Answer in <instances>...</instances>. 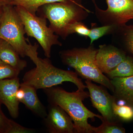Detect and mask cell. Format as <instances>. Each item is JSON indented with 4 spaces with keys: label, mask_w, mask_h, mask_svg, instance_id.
<instances>
[{
    "label": "cell",
    "mask_w": 133,
    "mask_h": 133,
    "mask_svg": "<svg viewBox=\"0 0 133 133\" xmlns=\"http://www.w3.org/2000/svg\"><path fill=\"white\" fill-rule=\"evenodd\" d=\"M21 71L0 59V81L18 77Z\"/></svg>",
    "instance_id": "44dd1931"
},
{
    "label": "cell",
    "mask_w": 133,
    "mask_h": 133,
    "mask_svg": "<svg viewBox=\"0 0 133 133\" xmlns=\"http://www.w3.org/2000/svg\"><path fill=\"white\" fill-rule=\"evenodd\" d=\"M35 132V129L25 127L11 120L10 126L7 133H32Z\"/></svg>",
    "instance_id": "603a6c76"
},
{
    "label": "cell",
    "mask_w": 133,
    "mask_h": 133,
    "mask_svg": "<svg viewBox=\"0 0 133 133\" xmlns=\"http://www.w3.org/2000/svg\"><path fill=\"white\" fill-rule=\"evenodd\" d=\"M127 55L123 50L115 45H100L96 55V64L102 73L106 74L121 63Z\"/></svg>",
    "instance_id": "30bf717a"
},
{
    "label": "cell",
    "mask_w": 133,
    "mask_h": 133,
    "mask_svg": "<svg viewBox=\"0 0 133 133\" xmlns=\"http://www.w3.org/2000/svg\"><path fill=\"white\" fill-rule=\"evenodd\" d=\"M85 83L93 106L101 114L103 118L102 121H119L112 108L113 103L116 101L114 95H111L102 87L94 84L91 80L86 79Z\"/></svg>",
    "instance_id": "ba28073f"
},
{
    "label": "cell",
    "mask_w": 133,
    "mask_h": 133,
    "mask_svg": "<svg viewBox=\"0 0 133 133\" xmlns=\"http://www.w3.org/2000/svg\"><path fill=\"white\" fill-rule=\"evenodd\" d=\"M90 29L82 22H77L70 26L69 35L76 33L85 38L88 37Z\"/></svg>",
    "instance_id": "7402d4cb"
},
{
    "label": "cell",
    "mask_w": 133,
    "mask_h": 133,
    "mask_svg": "<svg viewBox=\"0 0 133 133\" xmlns=\"http://www.w3.org/2000/svg\"><path fill=\"white\" fill-rule=\"evenodd\" d=\"M15 0H0V7L7 5H12Z\"/></svg>",
    "instance_id": "484cf974"
},
{
    "label": "cell",
    "mask_w": 133,
    "mask_h": 133,
    "mask_svg": "<svg viewBox=\"0 0 133 133\" xmlns=\"http://www.w3.org/2000/svg\"><path fill=\"white\" fill-rule=\"evenodd\" d=\"M49 103L59 106L71 118L76 133H94V127L88 123L89 119L98 118L102 121L101 115L92 112L87 109L83 101L90 97L89 93L77 90L69 92L60 87H51L44 89Z\"/></svg>",
    "instance_id": "6da1fadb"
},
{
    "label": "cell",
    "mask_w": 133,
    "mask_h": 133,
    "mask_svg": "<svg viewBox=\"0 0 133 133\" xmlns=\"http://www.w3.org/2000/svg\"><path fill=\"white\" fill-rule=\"evenodd\" d=\"M116 27L113 26H102L99 27L96 23H92L88 37L90 39V44L97 41L103 36L112 35Z\"/></svg>",
    "instance_id": "ac0fdd59"
},
{
    "label": "cell",
    "mask_w": 133,
    "mask_h": 133,
    "mask_svg": "<svg viewBox=\"0 0 133 133\" xmlns=\"http://www.w3.org/2000/svg\"><path fill=\"white\" fill-rule=\"evenodd\" d=\"M96 18L102 26H123L133 19V0H106V10L100 8L92 0Z\"/></svg>",
    "instance_id": "52a82bcc"
},
{
    "label": "cell",
    "mask_w": 133,
    "mask_h": 133,
    "mask_svg": "<svg viewBox=\"0 0 133 133\" xmlns=\"http://www.w3.org/2000/svg\"><path fill=\"white\" fill-rule=\"evenodd\" d=\"M65 1V0H15L12 5L20 6L32 14L36 15L38 9L44 5Z\"/></svg>",
    "instance_id": "e0dca14e"
},
{
    "label": "cell",
    "mask_w": 133,
    "mask_h": 133,
    "mask_svg": "<svg viewBox=\"0 0 133 133\" xmlns=\"http://www.w3.org/2000/svg\"><path fill=\"white\" fill-rule=\"evenodd\" d=\"M2 9L0 38L10 44L21 57H28L36 65L40 58L37 51L38 45L36 43L32 45L27 42L24 25L15 6H4Z\"/></svg>",
    "instance_id": "3957f363"
},
{
    "label": "cell",
    "mask_w": 133,
    "mask_h": 133,
    "mask_svg": "<svg viewBox=\"0 0 133 133\" xmlns=\"http://www.w3.org/2000/svg\"><path fill=\"white\" fill-rule=\"evenodd\" d=\"M111 35L113 43L133 57V25L125 24L116 28Z\"/></svg>",
    "instance_id": "5bb4252c"
},
{
    "label": "cell",
    "mask_w": 133,
    "mask_h": 133,
    "mask_svg": "<svg viewBox=\"0 0 133 133\" xmlns=\"http://www.w3.org/2000/svg\"><path fill=\"white\" fill-rule=\"evenodd\" d=\"M98 49L93 44L87 48H76L59 52L63 63L75 69L82 78L98 83L113 92V86L111 79L105 76L96 64Z\"/></svg>",
    "instance_id": "277c9868"
},
{
    "label": "cell",
    "mask_w": 133,
    "mask_h": 133,
    "mask_svg": "<svg viewBox=\"0 0 133 133\" xmlns=\"http://www.w3.org/2000/svg\"><path fill=\"white\" fill-rule=\"evenodd\" d=\"M48 19L50 28L64 40L69 35L70 26L85 20L91 13L81 4V0H65L52 3L41 7L38 11ZM37 11V12H38Z\"/></svg>",
    "instance_id": "7a4b0ae2"
},
{
    "label": "cell",
    "mask_w": 133,
    "mask_h": 133,
    "mask_svg": "<svg viewBox=\"0 0 133 133\" xmlns=\"http://www.w3.org/2000/svg\"><path fill=\"white\" fill-rule=\"evenodd\" d=\"M24 96V91L21 87H20L16 92V97L17 99L19 102H21L23 99Z\"/></svg>",
    "instance_id": "d4e9b609"
},
{
    "label": "cell",
    "mask_w": 133,
    "mask_h": 133,
    "mask_svg": "<svg viewBox=\"0 0 133 133\" xmlns=\"http://www.w3.org/2000/svg\"><path fill=\"white\" fill-rule=\"evenodd\" d=\"M0 59L21 71L27 66V62L21 59L14 48L7 41L0 38Z\"/></svg>",
    "instance_id": "9a60e30c"
},
{
    "label": "cell",
    "mask_w": 133,
    "mask_h": 133,
    "mask_svg": "<svg viewBox=\"0 0 133 133\" xmlns=\"http://www.w3.org/2000/svg\"><path fill=\"white\" fill-rule=\"evenodd\" d=\"M45 126L50 133H74V123L70 116L57 105L49 104Z\"/></svg>",
    "instance_id": "9c48e42d"
},
{
    "label": "cell",
    "mask_w": 133,
    "mask_h": 133,
    "mask_svg": "<svg viewBox=\"0 0 133 133\" xmlns=\"http://www.w3.org/2000/svg\"><path fill=\"white\" fill-rule=\"evenodd\" d=\"M21 83L18 77L0 81V103L6 107L12 118L19 116L20 102L16 97Z\"/></svg>",
    "instance_id": "8fae6325"
},
{
    "label": "cell",
    "mask_w": 133,
    "mask_h": 133,
    "mask_svg": "<svg viewBox=\"0 0 133 133\" xmlns=\"http://www.w3.org/2000/svg\"><path fill=\"white\" fill-rule=\"evenodd\" d=\"M113 112L119 120L129 122L133 120V108L127 105H118L114 101L112 105Z\"/></svg>",
    "instance_id": "d6986e66"
},
{
    "label": "cell",
    "mask_w": 133,
    "mask_h": 133,
    "mask_svg": "<svg viewBox=\"0 0 133 133\" xmlns=\"http://www.w3.org/2000/svg\"><path fill=\"white\" fill-rule=\"evenodd\" d=\"M15 6L24 25L26 34L35 38L42 48L45 56L50 58L52 46H62L59 36L47 26L45 17L32 14L20 6Z\"/></svg>",
    "instance_id": "8992f818"
},
{
    "label": "cell",
    "mask_w": 133,
    "mask_h": 133,
    "mask_svg": "<svg viewBox=\"0 0 133 133\" xmlns=\"http://www.w3.org/2000/svg\"><path fill=\"white\" fill-rule=\"evenodd\" d=\"M0 103V133H7L10 126L11 119L5 116L1 108Z\"/></svg>",
    "instance_id": "cb8c5ba5"
},
{
    "label": "cell",
    "mask_w": 133,
    "mask_h": 133,
    "mask_svg": "<svg viewBox=\"0 0 133 133\" xmlns=\"http://www.w3.org/2000/svg\"><path fill=\"white\" fill-rule=\"evenodd\" d=\"M20 87L24 91V96L21 102L25 105L36 115L43 118L47 116V113L45 107L42 104L37 94V90L32 86L22 83Z\"/></svg>",
    "instance_id": "4fadbf2b"
},
{
    "label": "cell",
    "mask_w": 133,
    "mask_h": 133,
    "mask_svg": "<svg viewBox=\"0 0 133 133\" xmlns=\"http://www.w3.org/2000/svg\"><path fill=\"white\" fill-rule=\"evenodd\" d=\"M114 87L116 100L124 102L133 108V76L125 77H115L111 79Z\"/></svg>",
    "instance_id": "7c38bea8"
},
{
    "label": "cell",
    "mask_w": 133,
    "mask_h": 133,
    "mask_svg": "<svg viewBox=\"0 0 133 133\" xmlns=\"http://www.w3.org/2000/svg\"><path fill=\"white\" fill-rule=\"evenodd\" d=\"M102 124L98 127H94V133H124L125 130L119 121L109 122L102 121Z\"/></svg>",
    "instance_id": "ffe728a7"
},
{
    "label": "cell",
    "mask_w": 133,
    "mask_h": 133,
    "mask_svg": "<svg viewBox=\"0 0 133 133\" xmlns=\"http://www.w3.org/2000/svg\"><path fill=\"white\" fill-rule=\"evenodd\" d=\"M3 13L2 7H0V24H1V21Z\"/></svg>",
    "instance_id": "4316f807"
},
{
    "label": "cell",
    "mask_w": 133,
    "mask_h": 133,
    "mask_svg": "<svg viewBox=\"0 0 133 133\" xmlns=\"http://www.w3.org/2000/svg\"><path fill=\"white\" fill-rule=\"evenodd\" d=\"M49 58H40L36 67L24 74L23 83L32 86L37 90L51 88L64 82L73 83L79 90H84L87 88L76 72L56 67Z\"/></svg>",
    "instance_id": "5b68a950"
},
{
    "label": "cell",
    "mask_w": 133,
    "mask_h": 133,
    "mask_svg": "<svg viewBox=\"0 0 133 133\" xmlns=\"http://www.w3.org/2000/svg\"><path fill=\"white\" fill-rule=\"evenodd\" d=\"M108 77H125L133 76V57L127 55L125 58L117 66L107 74Z\"/></svg>",
    "instance_id": "2e32d148"
}]
</instances>
